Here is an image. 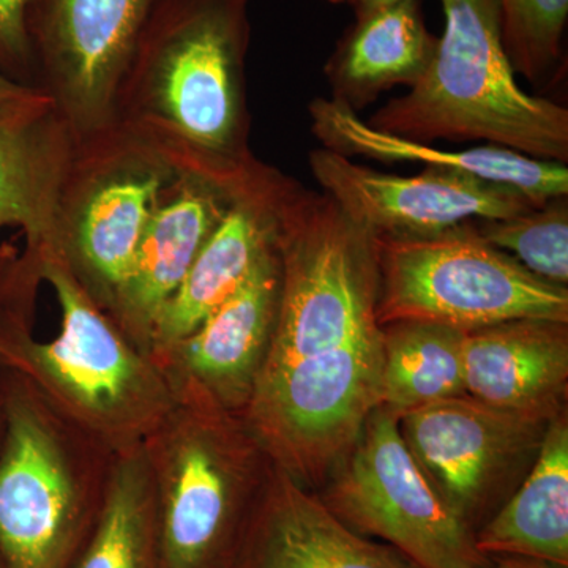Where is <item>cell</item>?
<instances>
[{
	"instance_id": "obj_3",
	"label": "cell",
	"mask_w": 568,
	"mask_h": 568,
	"mask_svg": "<svg viewBox=\"0 0 568 568\" xmlns=\"http://www.w3.org/2000/svg\"><path fill=\"white\" fill-rule=\"evenodd\" d=\"M444 32L410 91L369 125L395 136L488 141L544 162L568 163V110L530 95L515 78L499 0H440Z\"/></svg>"
},
{
	"instance_id": "obj_28",
	"label": "cell",
	"mask_w": 568,
	"mask_h": 568,
	"mask_svg": "<svg viewBox=\"0 0 568 568\" xmlns=\"http://www.w3.org/2000/svg\"><path fill=\"white\" fill-rule=\"evenodd\" d=\"M398 2L402 0H349L355 18L366 17L373 11L386 9V7L395 6Z\"/></svg>"
},
{
	"instance_id": "obj_14",
	"label": "cell",
	"mask_w": 568,
	"mask_h": 568,
	"mask_svg": "<svg viewBox=\"0 0 568 568\" xmlns=\"http://www.w3.org/2000/svg\"><path fill=\"white\" fill-rule=\"evenodd\" d=\"M287 175L267 164H254L190 267L181 286L164 305L153 328L151 358H162L200 327L213 310L244 283L268 248L275 245L280 204Z\"/></svg>"
},
{
	"instance_id": "obj_16",
	"label": "cell",
	"mask_w": 568,
	"mask_h": 568,
	"mask_svg": "<svg viewBox=\"0 0 568 568\" xmlns=\"http://www.w3.org/2000/svg\"><path fill=\"white\" fill-rule=\"evenodd\" d=\"M402 418L407 446L462 518L534 420L466 395L418 407Z\"/></svg>"
},
{
	"instance_id": "obj_8",
	"label": "cell",
	"mask_w": 568,
	"mask_h": 568,
	"mask_svg": "<svg viewBox=\"0 0 568 568\" xmlns=\"http://www.w3.org/2000/svg\"><path fill=\"white\" fill-rule=\"evenodd\" d=\"M383 327L257 381L242 414L272 463L312 477L357 437L383 396Z\"/></svg>"
},
{
	"instance_id": "obj_30",
	"label": "cell",
	"mask_w": 568,
	"mask_h": 568,
	"mask_svg": "<svg viewBox=\"0 0 568 568\" xmlns=\"http://www.w3.org/2000/svg\"><path fill=\"white\" fill-rule=\"evenodd\" d=\"M478 568H545V567H537V566H529V564L514 562V564H504V566H499V567L484 566V567H478Z\"/></svg>"
},
{
	"instance_id": "obj_1",
	"label": "cell",
	"mask_w": 568,
	"mask_h": 568,
	"mask_svg": "<svg viewBox=\"0 0 568 568\" xmlns=\"http://www.w3.org/2000/svg\"><path fill=\"white\" fill-rule=\"evenodd\" d=\"M248 2L156 0L119 88L114 122L220 170L253 163Z\"/></svg>"
},
{
	"instance_id": "obj_6",
	"label": "cell",
	"mask_w": 568,
	"mask_h": 568,
	"mask_svg": "<svg viewBox=\"0 0 568 568\" xmlns=\"http://www.w3.org/2000/svg\"><path fill=\"white\" fill-rule=\"evenodd\" d=\"M178 173L166 145L121 122L78 138L62 186L54 248L104 313Z\"/></svg>"
},
{
	"instance_id": "obj_31",
	"label": "cell",
	"mask_w": 568,
	"mask_h": 568,
	"mask_svg": "<svg viewBox=\"0 0 568 568\" xmlns=\"http://www.w3.org/2000/svg\"><path fill=\"white\" fill-rule=\"evenodd\" d=\"M328 2H332V3H339V2H343V0H328Z\"/></svg>"
},
{
	"instance_id": "obj_29",
	"label": "cell",
	"mask_w": 568,
	"mask_h": 568,
	"mask_svg": "<svg viewBox=\"0 0 568 568\" xmlns=\"http://www.w3.org/2000/svg\"><path fill=\"white\" fill-rule=\"evenodd\" d=\"M7 436V407L6 398H3L2 383H0V450H2L3 443Z\"/></svg>"
},
{
	"instance_id": "obj_15",
	"label": "cell",
	"mask_w": 568,
	"mask_h": 568,
	"mask_svg": "<svg viewBox=\"0 0 568 568\" xmlns=\"http://www.w3.org/2000/svg\"><path fill=\"white\" fill-rule=\"evenodd\" d=\"M74 144L77 138L50 97L0 106V230L20 227L28 250L55 246ZM17 253L0 245V264Z\"/></svg>"
},
{
	"instance_id": "obj_13",
	"label": "cell",
	"mask_w": 568,
	"mask_h": 568,
	"mask_svg": "<svg viewBox=\"0 0 568 568\" xmlns=\"http://www.w3.org/2000/svg\"><path fill=\"white\" fill-rule=\"evenodd\" d=\"M280 290L275 242L244 283L155 362L175 403L244 414L274 332Z\"/></svg>"
},
{
	"instance_id": "obj_21",
	"label": "cell",
	"mask_w": 568,
	"mask_h": 568,
	"mask_svg": "<svg viewBox=\"0 0 568 568\" xmlns=\"http://www.w3.org/2000/svg\"><path fill=\"white\" fill-rule=\"evenodd\" d=\"M480 552H506L568 564V429L558 422L548 429L529 477L496 518L481 530Z\"/></svg>"
},
{
	"instance_id": "obj_27",
	"label": "cell",
	"mask_w": 568,
	"mask_h": 568,
	"mask_svg": "<svg viewBox=\"0 0 568 568\" xmlns=\"http://www.w3.org/2000/svg\"><path fill=\"white\" fill-rule=\"evenodd\" d=\"M47 93L36 88L20 84L9 80L0 74V106H10V104H20L33 102V100L43 99Z\"/></svg>"
},
{
	"instance_id": "obj_2",
	"label": "cell",
	"mask_w": 568,
	"mask_h": 568,
	"mask_svg": "<svg viewBox=\"0 0 568 568\" xmlns=\"http://www.w3.org/2000/svg\"><path fill=\"white\" fill-rule=\"evenodd\" d=\"M22 253L54 291L61 327L40 342L32 323L0 316V366L28 377L62 417L114 457L138 450L175 405L162 369L97 305L58 248Z\"/></svg>"
},
{
	"instance_id": "obj_17",
	"label": "cell",
	"mask_w": 568,
	"mask_h": 568,
	"mask_svg": "<svg viewBox=\"0 0 568 568\" xmlns=\"http://www.w3.org/2000/svg\"><path fill=\"white\" fill-rule=\"evenodd\" d=\"M310 118L312 132L323 142V148L346 159L365 156L384 163H422L436 170L458 171L517 190L537 207L555 197L568 196L567 164L530 159L499 145L440 151L426 142L381 132L334 97L312 102Z\"/></svg>"
},
{
	"instance_id": "obj_24",
	"label": "cell",
	"mask_w": 568,
	"mask_h": 568,
	"mask_svg": "<svg viewBox=\"0 0 568 568\" xmlns=\"http://www.w3.org/2000/svg\"><path fill=\"white\" fill-rule=\"evenodd\" d=\"M474 230L489 245L510 254L530 274L566 286L568 282L567 196L510 219L473 220Z\"/></svg>"
},
{
	"instance_id": "obj_7",
	"label": "cell",
	"mask_w": 568,
	"mask_h": 568,
	"mask_svg": "<svg viewBox=\"0 0 568 568\" xmlns=\"http://www.w3.org/2000/svg\"><path fill=\"white\" fill-rule=\"evenodd\" d=\"M142 452L163 568H223L254 455L264 452L244 418L175 403Z\"/></svg>"
},
{
	"instance_id": "obj_9",
	"label": "cell",
	"mask_w": 568,
	"mask_h": 568,
	"mask_svg": "<svg viewBox=\"0 0 568 568\" xmlns=\"http://www.w3.org/2000/svg\"><path fill=\"white\" fill-rule=\"evenodd\" d=\"M332 503L336 517L384 538L417 567L487 566L465 519L433 487L399 432L398 417L386 407L365 422Z\"/></svg>"
},
{
	"instance_id": "obj_20",
	"label": "cell",
	"mask_w": 568,
	"mask_h": 568,
	"mask_svg": "<svg viewBox=\"0 0 568 568\" xmlns=\"http://www.w3.org/2000/svg\"><path fill=\"white\" fill-rule=\"evenodd\" d=\"M436 43L418 0L355 18L325 67L334 99L358 111L394 85L413 88L432 62Z\"/></svg>"
},
{
	"instance_id": "obj_18",
	"label": "cell",
	"mask_w": 568,
	"mask_h": 568,
	"mask_svg": "<svg viewBox=\"0 0 568 568\" xmlns=\"http://www.w3.org/2000/svg\"><path fill=\"white\" fill-rule=\"evenodd\" d=\"M248 568H420L365 540L274 466L253 528Z\"/></svg>"
},
{
	"instance_id": "obj_10",
	"label": "cell",
	"mask_w": 568,
	"mask_h": 568,
	"mask_svg": "<svg viewBox=\"0 0 568 568\" xmlns=\"http://www.w3.org/2000/svg\"><path fill=\"white\" fill-rule=\"evenodd\" d=\"M156 0H36V88L74 134L114 123L115 99Z\"/></svg>"
},
{
	"instance_id": "obj_12",
	"label": "cell",
	"mask_w": 568,
	"mask_h": 568,
	"mask_svg": "<svg viewBox=\"0 0 568 568\" xmlns=\"http://www.w3.org/2000/svg\"><path fill=\"white\" fill-rule=\"evenodd\" d=\"M175 156V155H174ZM179 173L164 190L106 315L141 353L151 357L153 328L190 267L233 204L257 159L223 171L178 159Z\"/></svg>"
},
{
	"instance_id": "obj_19",
	"label": "cell",
	"mask_w": 568,
	"mask_h": 568,
	"mask_svg": "<svg viewBox=\"0 0 568 568\" xmlns=\"http://www.w3.org/2000/svg\"><path fill=\"white\" fill-rule=\"evenodd\" d=\"M463 357L466 394L495 409L537 417L567 383V324L519 320L476 328L466 334Z\"/></svg>"
},
{
	"instance_id": "obj_26",
	"label": "cell",
	"mask_w": 568,
	"mask_h": 568,
	"mask_svg": "<svg viewBox=\"0 0 568 568\" xmlns=\"http://www.w3.org/2000/svg\"><path fill=\"white\" fill-rule=\"evenodd\" d=\"M33 3L36 0H0V74L29 88H36L29 37Z\"/></svg>"
},
{
	"instance_id": "obj_22",
	"label": "cell",
	"mask_w": 568,
	"mask_h": 568,
	"mask_svg": "<svg viewBox=\"0 0 568 568\" xmlns=\"http://www.w3.org/2000/svg\"><path fill=\"white\" fill-rule=\"evenodd\" d=\"M466 331L402 321L383 327L381 405L395 417L440 399L466 395Z\"/></svg>"
},
{
	"instance_id": "obj_25",
	"label": "cell",
	"mask_w": 568,
	"mask_h": 568,
	"mask_svg": "<svg viewBox=\"0 0 568 568\" xmlns=\"http://www.w3.org/2000/svg\"><path fill=\"white\" fill-rule=\"evenodd\" d=\"M503 39L515 73L532 84L558 80L564 62L568 0H499Z\"/></svg>"
},
{
	"instance_id": "obj_5",
	"label": "cell",
	"mask_w": 568,
	"mask_h": 568,
	"mask_svg": "<svg viewBox=\"0 0 568 568\" xmlns=\"http://www.w3.org/2000/svg\"><path fill=\"white\" fill-rule=\"evenodd\" d=\"M377 253L381 327L402 321L466 332L519 320L567 324V287L530 274L484 241L473 222L429 237L377 235Z\"/></svg>"
},
{
	"instance_id": "obj_4",
	"label": "cell",
	"mask_w": 568,
	"mask_h": 568,
	"mask_svg": "<svg viewBox=\"0 0 568 568\" xmlns=\"http://www.w3.org/2000/svg\"><path fill=\"white\" fill-rule=\"evenodd\" d=\"M0 568H73L102 514L115 458L36 386L0 366Z\"/></svg>"
},
{
	"instance_id": "obj_23",
	"label": "cell",
	"mask_w": 568,
	"mask_h": 568,
	"mask_svg": "<svg viewBox=\"0 0 568 568\" xmlns=\"http://www.w3.org/2000/svg\"><path fill=\"white\" fill-rule=\"evenodd\" d=\"M73 568H163L155 493L142 447L115 458L102 514Z\"/></svg>"
},
{
	"instance_id": "obj_11",
	"label": "cell",
	"mask_w": 568,
	"mask_h": 568,
	"mask_svg": "<svg viewBox=\"0 0 568 568\" xmlns=\"http://www.w3.org/2000/svg\"><path fill=\"white\" fill-rule=\"evenodd\" d=\"M323 193L377 235L429 237L473 220L510 219L537 205L525 194L458 171L379 173L327 149L308 156Z\"/></svg>"
}]
</instances>
